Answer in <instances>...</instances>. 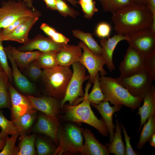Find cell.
I'll use <instances>...</instances> for the list:
<instances>
[{"instance_id": "ac0fdd59", "label": "cell", "mask_w": 155, "mask_h": 155, "mask_svg": "<svg viewBox=\"0 0 155 155\" xmlns=\"http://www.w3.org/2000/svg\"><path fill=\"white\" fill-rule=\"evenodd\" d=\"M90 104L97 110L102 117L108 129L109 135V142H111L114 137V129L116 127V125L113 123V116L115 113L119 111L123 106L114 105L111 106L109 102L106 100L98 104Z\"/></svg>"}, {"instance_id": "603a6c76", "label": "cell", "mask_w": 155, "mask_h": 155, "mask_svg": "<svg viewBox=\"0 0 155 155\" xmlns=\"http://www.w3.org/2000/svg\"><path fill=\"white\" fill-rule=\"evenodd\" d=\"M6 55L11 63L12 77L17 87L24 93L28 94L34 93L36 90L35 86L21 73L13 59L10 55Z\"/></svg>"}, {"instance_id": "f6af8a7d", "label": "cell", "mask_w": 155, "mask_h": 155, "mask_svg": "<svg viewBox=\"0 0 155 155\" xmlns=\"http://www.w3.org/2000/svg\"><path fill=\"white\" fill-rule=\"evenodd\" d=\"M148 7L151 11L153 17V23L151 30L155 33V0H148Z\"/></svg>"}, {"instance_id": "e0dca14e", "label": "cell", "mask_w": 155, "mask_h": 155, "mask_svg": "<svg viewBox=\"0 0 155 155\" xmlns=\"http://www.w3.org/2000/svg\"><path fill=\"white\" fill-rule=\"evenodd\" d=\"M85 142L79 152L83 155H109L107 147L100 143L89 129L82 127Z\"/></svg>"}, {"instance_id": "277c9868", "label": "cell", "mask_w": 155, "mask_h": 155, "mask_svg": "<svg viewBox=\"0 0 155 155\" xmlns=\"http://www.w3.org/2000/svg\"><path fill=\"white\" fill-rule=\"evenodd\" d=\"M69 67L58 65L43 70L41 78L48 96L60 102L63 99L73 73Z\"/></svg>"}, {"instance_id": "4fadbf2b", "label": "cell", "mask_w": 155, "mask_h": 155, "mask_svg": "<svg viewBox=\"0 0 155 155\" xmlns=\"http://www.w3.org/2000/svg\"><path fill=\"white\" fill-rule=\"evenodd\" d=\"M8 87L11 101L12 121L27 113L36 109L27 96L22 94L18 91L9 82Z\"/></svg>"}, {"instance_id": "1f68e13d", "label": "cell", "mask_w": 155, "mask_h": 155, "mask_svg": "<svg viewBox=\"0 0 155 155\" xmlns=\"http://www.w3.org/2000/svg\"><path fill=\"white\" fill-rule=\"evenodd\" d=\"M103 10L106 12H110L112 14L133 3L132 0H98Z\"/></svg>"}, {"instance_id": "7dc6e473", "label": "cell", "mask_w": 155, "mask_h": 155, "mask_svg": "<svg viewBox=\"0 0 155 155\" xmlns=\"http://www.w3.org/2000/svg\"><path fill=\"white\" fill-rule=\"evenodd\" d=\"M133 3L148 6V0H132Z\"/></svg>"}, {"instance_id": "e575fe53", "label": "cell", "mask_w": 155, "mask_h": 155, "mask_svg": "<svg viewBox=\"0 0 155 155\" xmlns=\"http://www.w3.org/2000/svg\"><path fill=\"white\" fill-rule=\"evenodd\" d=\"M40 29L48 35L52 40L60 44H67L69 40L61 33L57 32L54 28L45 23H43Z\"/></svg>"}, {"instance_id": "d6986e66", "label": "cell", "mask_w": 155, "mask_h": 155, "mask_svg": "<svg viewBox=\"0 0 155 155\" xmlns=\"http://www.w3.org/2000/svg\"><path fill=\"white\" fill-rule=\"evenodd\" d=\"M82 50L78 45H63L60 50L56 53L58 65L70 67L73 63L79 61L82 54Z\"/></svg>"}, {"instance_id": "bcb514c9", "label": "cell", "mask_w": 155, "mask_h": 155, "mask_svg": "<svg viewBox=\"0 0 155 155\" xmlns=\"http://www.w3.org/2000/svg\"><path fill=\"white\" fill-rule=\"evenodd\" d=\"M47 8L53 10H57L55 0H43Z\"/></svg>"}, {"instance_id": "cb8c5ba5", "label": "cell", "mask_w": 155, "mask_h": 155, "mask_svg": "<svg viewBox=\"0 0 155 155\" xmlns=\"http://www.w3.org/2000/svg\"><path fill=\"white\" fill-rule=\"evenodd\" d=\"M115 132L112 141L105 145L108 148L110 154L116 155H126L125 145L123 141L121 135V127L116 118Z\"/></svg>"}, {"instance_id": "5bb4252c", "label": "cell", "mask_w": 155, "mask_h": 155, "mask_svg": "<svg viewBox=\"0 0 155 155\" xmlns=\"http://www.w3.org/2000/svg\"><path fill=\"white\" fill-rule=\"evenodd\" d=\"M33 107L44 114L52 117H58L61 112L60 102L52 97L44 96L36 97L26 96Z\"/></svg>"}, {"instance_id": "6da1fadb", "label": "cell", "mask_w": 155, "mask_h": 155, "mask_svg": "<svg viewBox=\"0 0 155 155\" xmlns=\"http://www.w3.org/2000/svg\"><path fill=\"white\" fill-rule=\"evenodd\" d=\"M114 29L124 35L151 28L152 13L148 6L132 3L112 14Z\"/></svg>"}, {"instance_id": "d4e9b609", "label": "cell", "mask_w": 155, "mask_h": 155, "mask_svg": "<svg viewBox=\"0 0 155 155\" xmlns=\"http://www.w3.org/2000/svg\"><path fill=\"white\" fill-rule=\"evenodd\" d=\"M93 83L92 89L90 93L88 94V91L92 83L89 81L88 82L85 88L84 95L90 104H97L106 100L100 87L99 73L97 74Z\"/></svg>"}, {"instance_id": "7c38bea8", "label": "cell", "mask_w": 155, "mask_h": 155, "mask_svg": "<svg viewBox=\"0 0 155 155\" xmlns=\"http://www.w3.org/2000/svg\"><path fill=\"white\" fill-rule=\"evenodd\" d=\"M61 121L58 117H52L40 113L33 131L48 137L58 146L57 135Z\"/></svg>"}, {"instance_id": "44dd1931", "label": "cell", "mask_w": 155, "mask_h": 155, "mask_svg": "<svg viewBox=\"0 0 155 155\" xmlns=\"http://www.w3.org/2000/svg\"><path fill=\"white\" fill-rule=\"evenodd\" d=\"M39 18L31 17L18 26L9 34L1 38V41L10 40L23 44L29 40L28 34L30 30L38 20Z\"/></svg>"}, {"instance_id": "ffe728a7", "label": "cell", "mask_w": 155, "mask_h": 155, "mask_svg": "<svg viewBox=\"0 0 155 155\" xmlns=\"http://www.w3.org/2000/svg\"><path fill=\"white\" fill-rule=\"evenodd\" d=\"M4 50L6 54L10 55L21 69H25L31 62L38 58L42 52L39 51H22L10 45L4 48Z\"/></svg>"}, {"instance_id": "83f0119b", "label": "cell", "mask_w": 155, "mask_h": 155, "mask_svg": "<svg viewBox=\"0 0 155 155\" xmlns=\"http://www.w3.org/2000/svg\"><path fill=\"white\" fill-rule=\"evenodd\" d=\"M144 125L140 135V139L137 144L138 150L142 149L146 143L149 142L155 133V114L151 115Z\"/></svg>"}, {"instance_id": "f546056e", "label": "cell", "mask_w": 155, "mask_h": 155, "mask_svg": "<svg viewBox=\"0 0 155 155\" xmlns=\"http://www.w3.org/2000/svg\"><path fill=\"white\" fill-rule=\"evenodd\" d=\"M36 135L33 134L27 136L25 134L20 135L17 155H34L37 153L35 148Z\"/></svg>"}, {"instance_id": "5b68a950", "label": "cell", "mask_w": 155, "mask_h": 155, "mask_svg": "<svg viewBox=\"0 0 155 155\" xmlns=\"http://www.w3.org/2000/svg\"><path fill=\"white\" fill-rule=\"evenodd\" d=\"M78 123L71 122L61 123L57 135L59 145L54 155L79 154L84 144V139L82 127Z\"/></svg>"}, {"instance_id": "484cf974", "label": "cell", "mask_w": 155, "mask_h": 155, "mask_svg": "<svg viewBox=\"0 0 155 155\" xmlns=\"http://www.w3.org/2000/svg\"><path fill=\"white\" fill-rule=\"evenodd\" d=\"M72 32L73 36L81 40L92 53L96 55H101V47L91 34L78 29L73 30Z\"/></svg>"}, {"instance_id": "9a60e30c", "label": "cell", "mask_w": 155, "mask_h": 155, "mask_svg": "<svg viewBox=\"0 0 155 155\" xmlns=\"http://www.w3.org/2000/svg\"><path fill=\"white\" fill-rule=\"evenodd\" d=\"M65 44L57 43L50 38L38 35L31 39H29L26 43L18 47L17 49L24 52L32 51L38 50L41 52L54 51L57 52Z\"/></svg>"}, {"instance_id": "d6a6232c", "label": "cell", "mask_w": 155, "mask_h": 155, "mask_svg": "<svg viewBox=\"0 0 155 155\" xmlns=\"http://www.w3.org/2000/svg\"><path fill=\"white\" fill-rule=\"evenodd\" d=\"M35 144L37 149V153L38 155H54L57 147L40 137H38L36 138Z\"/></svg>"}, {"instance_id": "c3c4849f", "label": "cell", "mask_w": 155, "mask_h": 155, "mask_svg": "<svg viewBox=\"0 0 155 155\" xmlns=\"http://www.w3.org/2000/svg\"><path fill=\"white\" fill-rule=\"evenodd\" d=\"M30 8L32 9L33 10H35L36 9L33 6L32 0H22Z\"/></svg>"}, {"instance_id": "9c48e42d", "label": "cell", "mask_w": 155, "mask_h": 155, "mask_svg": "<svg viewBox=\"0 0 155 155\" xmlns=\"http://www.w3.org/2000/svg\"><path fill=\"white\" fill-rule=\"evenodd\" d=\"M145 59V55L129 45L119 64L120 76H128L144 69Z\"/></svg>"}, {"instance_id": "8d00e7d4", "label": "cell", "mask_w": 155, "mask_h": 155, "mask_svg": "<svg viewBox=\"0 0 155 155\" xmlns=\"http://www.w3.org/2000/svg\"><path fill=\"white\" fill-rule=\"evenodd\" d=\"M79 3L84 13L85 17L90 19L98 11L94 0H78Z\"/></svg>"}, {"instance_id": "52a82bcc", "label": "cell", "mask_w": 155, "mask_h": 155, "mask_svg": "<svg viewBox=\"0 0 155 155\" xmlns=\"http://www.w3.org/2000/svg\"><path fill=\"white\" fill-rule=\"evenodd\" d=\"M73 73L68 85L65 96L60 101L61 108L66 102L68 101L69 104L73 105L80 98L84 96L83 90L84 82L90 79L89 75H86V69L78 61L71 65Z\"/></svg>"}, {"instance_id": "4316f807", "label": "cell", "mask_w": 155, "mask_h": 155, "mask_svg": "<svg viewBox=\"0 0 155 155\" xmlns=\"http://www.w3.org/2000/svg\"><path fill=\"white\" fill-rule=\"evenodd\" d=\"M36 115V109L27 113L12 121L18 130L20 135L25 134V133L33 123Z\"/></svg>"}, {"instance_id": "ab89813d", "label": "cell", "mask_w": 155, "mask_h": 155, "mask_svg": "<svg viewBox=\"0 0 155 155\" xmlns=\"http://www.w3.org/2000/svg\"><path fill=\"white\" fill-rule=\"evenodd\" d=\"M25 69L28 76L34 80H38L42 76L43 70L35 60L31 62Z\"/></svg>"}, {"instance_id": "ba28073f", "label": "cell", "mask_w": 155, "mask_h": 155, "mask_svg": "<svg viewBox=\"0 0 155 155\" xmlns=\"http://www.w3.org/2000/svg\"><path fill=\"white\" fill-rule=\"evenodd\" d=\"M115 79L133 96L143 99L152 85L153 80L144 69L128 76H119Z\"/></svg>"}, {"instance_id": "74e56055", "label": "cell", "mask_w": 155, "mask_h": 155, "mask_svg": "<svg viewBox=\"0 0 155 155\" xmlns=\"http://www.w3.org/2000/svg\"><path fill=\"white\" fill-rule=\"evenodd\" d=\"M57 10L62 16L75 18L80 13L69 6L63 0H55Z\"/></svg>"}, {"instance_id": "8992f818", "label": "cell", "mask_w": 155, "mask_h": 155, "mask_svg": "<svg viewBox=\"0 0 155 155\" xmlns=\"http://www.w3.org/2000/svg\"><path fill=\"white\" fill-rule=\"evenodd\" d=\"M41 14L36 9L30 8L22 0L3 1L0 7V28L7 27L21 18H39Z\"/></svg>"}, {"instance_id": "60d3db41", "label": "cell", "mask_w": 155, "mask_h": 155, "mask_svg": "<svg viewBox=\"0 0 155 155\" xmlns=\"http://www.w3.org/2000/svg\"><path fill=\"white\" fill-rule=\"evenodd\" d=\"M144 70L153 80H155V51L145 56Z\"/></svg>"}, {"instance_id": "3957f363", "label": "cell", "mask_w": 155, "mask_h": 155, "mask_svg": "<svg viewBox=\"0 0 155 155\" xmlns=\"http://www.w3.org/2000/svg\"><path fill=\"white\" fill-rule=\"evenodd\" d=\"M100 87L106 100L114 105H124L132 110L138 108L143 100L135 97L119 84L115 78L105 75L99 77Z\"/></svg>"}, {"instance_id": "7402d4cb", "label": "cell", "mask_w": 155, "mask_h": 155, "mask_svg": "<svg viewBox=\"0 0 155 155\" xmlns=\"http://www.w3.org/2000/svg\"><path fill=\"white\" fill-rule=\"evenodd\" d=\"M143 103L139 106L137 113L140 117V125L139 132L148 118L155 114V86L152 85L143 99Z\"/></svg>"}, {"instance_id": "2e32d148", "label": "cell", "mask_w": 155, "mask_h": 155, "mask_svg": "<svg viewBox=\"0 0 155 155\" xmlns=\"http://www.w3.org/2000/svg\"><path fill=\"white\" fill-rule=\"evenodd\" d=\"M101 38L100 40V45L102 48L101 56L105 65L110 72L115 68L113 61V53L118 44L120 41L129 40L127 35H124L117 34L112 37Z\"/></svg>"}, {"instance_id": "8fae6325", "label": "cell", "mask_w": 155, "mask_h": 155, "mask_svg": "<svg viewBox=\"0 0 155 155\" xmlns=\"http://www.w3.org/2000/svg\"><path fill=\"white\" fill-rule=\"evenodd\" d=\"M127 35V42L137 50L146 56L155 51V33L148 29Z\"/></svg>"}, {"instance_id": "30bf717a", "label": "cell", "mask_w": 155, "mask_h": 155, "mask_svg": "<svg viewBox=\"0 0 155 155\" xmlns=\"http://www.w3.org/2000/svg\"><path fill=\"white\" fill-rule=\"evenodd\" d=\"M78 45L83 51L79 61L89 73V81L93 83L96 75L99 72L101 76L106 75L107 73L103 68L105 63L101 55L93 53L82 41L79 42Z\"/></svg>"}, {"instance_id": "f5cc1de1", "label": "cell", "mask_w": 155, "mask_h": 155, "mask_svg": "<svg viewBox=\"0 0 155 155\" xmlns=\"http://www.w3.org/2000/svg\"><path fill=\"white\" fill-rule=\"evenodd\" d=\"M0 69H2L0 64Z\"/></svg>"}, {"instance_id": "d590c367", "label": "cell", "mask_w": 155, "mask_h": 155, "mask_svg": "<svg viewBox=\"0 0 155 155\" xmlns=\"http://www.w3.org/2000/svg\"><path fill=\"white\" fill-rule=\"evenodd\" d=\"M19 135L18 133L11 135L10 137H6L5 146L0 152V155H17L19 148L16 146V143Z\"/></svg>"}, {"instance_id": "f907efd6", "label": "cell", "mask_w": 155, "mask_h": 155, "mask_svg": "<svg viewBox=\"0 0 155 155\" xmlns=\"http://www.w3.org/2000/svg\"><path fill=\"white\" fill-rule=\"evenodd\" d=\"M149 142L150 146L154 148H155V133L152 136Z\"/></svg>"}, {"instance_id": "7bdbcfd3", "label": "cell", "mask_w": 155, "mask_h": 155, "mask_svg": "<svg viewBox=\"0 0 155 155\" xmlns=\"http://www.w3.org/2000/svg\"><path fill=\"white\" fill-rule=\"evenodd\" d=\"M111 31V27L108 23L102 22L97 26L95 34L98 37L101 38H108Z\"/></svg>"}, {"instance_id": "4dcf8cb0", "label": "cell", "mask_w": 155, "mask_h": 155, "mask_svg": "<svg viewBox=\"0 0 155 155\" xmlns=\"http://www.w3.org/2000/svg\"><path fill=\"white\" fill-rule=\"evenodd\" d=\"M56 53L54 51L42 52L35 61L43 69L55 67L59 65L56 59Z\"/></svg>"}, {"instance_id": "836d02e7", "label": "cell", "mask_w": 155, "mask_h": 155, "mask_svg": "<svg viewBox=\"0 0 155 155\" xmlns=\"http://www.w3.org/2000/svg\"><path fill=\"white\" fill-rule=\"evenodd\" d=\"M0 127L1 130V135L2 138L6 139L9 135L19 133L12 121L8 120L5 117L1 110H0Z\"/></svg>"}, {"instance_id": "b9f144b4", "label": "cell", "mask_w": 155, "mask_h": 155, "mask_svg": "<svg viewBox=\"0 0 155 155\" xmlns=\"http://www.w3.org/2000/svg\"><path fill=\"white\" fill-rule=\"evenodd\" d=\"M31 17H25L20 18L6 27L1 28V38L6 36L11 33L18 26L30 19Z\"/></svg>"}, {"instance_id": "f35d334b", "label": "cell", "mask_w": 155, "mask_h": 155, "mask_svg": "<svg viewBox=\"0 0 155 155\" xmlns=\"http://www.w3.org/2000/svg\"><path fill=\"white\" fill-rule=\"evenodd\" d=\"M0 64L3 70L7 75L9 80L11 82L12 80V71L8 63L7 56L2 45V41L0 39Z\"/></svg>"}, {"instance_id": "f1b7e54d", "label": "cell", "mask_w": 155, "mask_h": 155, "mask_svg": "<svg viewBox=\"0 0 155 155\" xmlns=\"http://www.w3.org/2000/svg\"><path fill=\"white\" fill-rule=\"evenodd\" d=\"M7 75L2 69H0V109H11V101Z\"/></svg>"}, {"instance_id": "816d5d0a", "label": "cell", "mask_w": 155, "mask_h": 155, "mask_svg": "<svg viewBox=\"0 0 155 155\" xmlns=\"http://www.w3.org/2000/svg\"><path fill=\"white\" fill-rule=\"evenodd\" d=\"M69 3H70L73 6H76L78 3V1L76 0H65Z\"/></svg>"}, {"instance_id": "7a4b0ae2", "label": "cell", "mask_w": 155, "mask_h": 155, "mask_svg": "<svg viewBox=\"0 0 155 155\" xmlns=\"http://www.w3.org/2000/svg\"><path fill=\"white\" fill-rule=\"evenodd\" d=\"M80 101L82 102L75 105L64 104L61 113L58 117L64 122L86 123L97 129L102 135L107 137L108 131L103 119H98L95 115L86 96L80 98Z\"/></svg>"}, {"instance_id": "ee69618b", "label": "cell", "mask_w": 155, "mask_h": 155, "mask_svg": "<svg viewBox=\"0 0 155 155\" xmlns=\"http://www.w3.org/2000/svg\"><path fill=\"white\" fill-rule=\"evenodd\" d=\"M120 124L121 129L123 130L125 142L126 155H136L138 154L137 153L133 150L131 146L130 141L131 137L128 135L122 123Z\"/></svg>"}, {"instance_id": "681fc988", "label": "cell", "mask_w": 155, "mask_h": 155, "mask_svg": "<svg viewBox=\"0 0 155 155\" xmlns=\"http://www.w3.org/2000/svg\"><path fill=\"white\" fill-rule=\"evenodd\" d=\"M1 129L0 127V130ZM5 141L6 139L2 138L1 137L0 132V150H2L3 149L5 143Z\"/></svg>"}]
</instances>
